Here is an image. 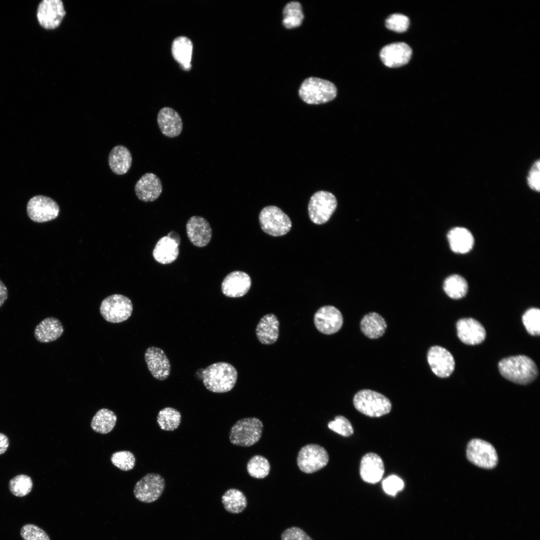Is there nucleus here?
I'll list each match as a JSON object with an SVG mask.
<instances>
[{"instance_id":"nucleus-1","label":"nucleus","mask_w":540,"mask_h":540,"mask_svg":"<svg viewBox=\"0 0 540 540\" xmlns=\"http://www.w3.org/2000/svg\"><path fill=\"white\" fill-rule=\"evenodd\" d=\"M498 368L504 378L520 384H528L538 376V369L535 362L524 355L504 358L499 362Z\"/></svg>"},{"instance_id":"nucleus-2","label":"nucleus","mask_w":540,"mask_h":540,"mask_svg":"<svg viewBox=\"0 0 540 540\" xmlns=\"http://www.w3.org/2000/svg\"><path fill=\"white\" fill-rule=\"evenodd\" d=\"M237 378L236 368L226 362L212 364L202 372L204 386L213 392L224 393L231 390L236 384Z\"/></svg>"},{"instance_id":"nucleus-3","label":"nucleus","mask_w":540,"mask_h":540,"mask_svg":"<svg viewBox=\"0 0 540 540\" xmlns=\"http://www.w3.org/2000/svg\"><path fill=\"white\" fill-rule=\"evenodd\" d=\"M336 88L330 82L314 77L306 79L302 84L298 94L301 99L310 104H318L333 100Z\"/></svg>"},{"instance_id":"nucleus-4","label":"nucleus","mask_w":540,"mask_h":540,"mask_svg":"<svg viewBox=\"0 0 540 540\" xmlns=\"http://www.w3.org/2000/svg\"><path fill=\"white\" fill-rule=\"evenodd\" d=\"M353 403L360 412L370 417H380L389 413L392 403L386 396L370 390H362L354 395Z\"/></svg>"},{"instance_id":"nucleus-5","label":"nucleus","mask_w":540,"mask_h":540,"mask_svg":"<svg viewBox=\"0 0 540 540\" xmlns=\"http://www.w3.org/2000/svg\"><path fill=\"white\" fill-rule=\"evenodd\" d=\"M264 426L256 418H246L237 421L229 432L230 442L240 446H250L256 444L261 438Z\"/></svg>"},{"instance_id":"nucleus-6","label":"nucleus","mask_w":540,"mask_h":540,"mask_svg":"<svg viewBox=\"0 0 540 540\" xmlns=\"http://www.w3.org/2000/svg\"><path fill=\"white\" fill-rule=\"evenodd\" d=\"M259 221L262 230L274 236L285 235L292 228V222L288 216L280 208L274 206H266L261 210Z\"/></svg>"},{"instance_id":"nucleus-7","label":"nucleus","mask_w":540,"mask_h":540,"mask_svg":"<svg viewBox=\"0 0 540 540\" xmlns=\"http://www.w3.org/2000/svg\"><path fill=\"white\" fill-rule=\"evenodd\" d=\"M133 306L128 297L119 294L106 298L101 302L100 310L102 318L112 323L126 321L131 316Z\"/></svg>"},{"instance_id":"nucleus-8","label":"nucleus","mask_w":540,"mask_h":540,"mask_svg":"<svg viewBox=\"0 0 540 540\" xmlns=\"http://www.w3.org/2000/svg\"><path fill=\"white\" fill-rule=\"evenodd\" d=\"M336 206L337 200L332 193L318 191L310 200L308 205L310 218L315 224H324L329 220Z\"/></svg>"},{"instance_id":"nucleus-9","label":"nucleus","mask_w":540,"mask_h":540,"mask_svg":"<svg viewBox=\"0 0 540 540\" xmlns=\"http://www.w3.org/2000/svg\"><path fill=\"white\" fill-rule=\"evenodd\" d=\"M329 456L325 448L318 444H308L299 451L296 462L298 468L306 474L316 472L326 466Z\"/></svg>"},{"instance_id":"nucleus-10","label":"nucleus","mask_w":540,"mask_h":540,"mask_svg":"<svg viewBox=\"0 0 540 540\" xmlns=\"http://www.w3.org/2000/svg\"><path fill=\"white\" fill-rule=\"evenodd\" d=\"M466 456L474 465L486 469L494 468L498 460L494 447L490 443L478 438L471 440L468 444Z\"/></svg>"},{"instance_id":"nucleus-11","label":"nucleus","mask_w":540,"mask_h":540,"mask_svg":"<svg viewBox=\"0 0 540 540\" xmlns=\"http://www.w3.org/2000/svg\"><path fill=\"white\" fill-rule=\"evenodd\" d=\"M165 484L164 478L160 474H147L136 484L134 488V497L143 502H154L162 494Z\"/></svg>"},{"instance_id":"nucleus-12","label":"nucleus","mask_w":540,"mask_h":540,"mask_svg":"<svg viewBox=\"0 0 540 540\" xmlns=\"http://www.w3.org/2000/svg\"><path fill=\"white\" fill-rule=\"evenodd\" d=\"M26 211L31 220L42 223L56 218L60 212V208L56 202L50 198L38 195L29 200Z\"/></svg>"},{"instance_id":"nucleus-13","label":"nucleus","mask_w":540,"mask_h":540,"mask_svg":"<svg viewBox=\"0 0 540 540\" xmlns=\"http://www.w3.org/2000/svg\"><path fill=\"white\" fill-rule=\"evenodd\" d=\"M65 14L64 6L60 0H42L38 6V21L40 25L46 30L58 28Z\"/></svg>"},{"instance_id":"nucleus-14","label":"nucleus","mask_w":540,"mask_h":540,"mask_svg":"<svg viewBox=\"0 0 540 540\" xmlns=\"http://www.w3.org/2000/svg\"><path fill=\"white\" fill-rule=\"evenodd\" d=\"M427 359L432 372L440 378L448 377L454 370L455 362L452 355L440 346H432L428 350Z\"/></svg>"},{"instance_id":"nucleus-15","label":"nucleus","mask_w":540,"mask_h":540,"mask_svg":"<svg viewBox=\"0 0 540 540\" xmlns=\"http://www.w3.org/2000/svg\"><path fill=\"white\" fill-rule=\"evenodd\" d=\"M314 320L316 329L325 334L338 332L342 328L344 321L341 312L332 306L320 308L315 313Z\"/></svg>"},{"instance_id":"nucleus-16","label":"nucleus","mask_w":540,"mask_h":540,"mask_svg":"<svg viewBox=\"0 0 540 540\" xmlns=\"http://www.w3.org/2000/svg\"><path fill=\"white\" fill-rule=\"evenodd\" d=\"M144 358L149 371L155 378L163 380L168 377L170 364L163 350L158 347H149L145 352Z\"/></svg>"},{"instance_id":"nucleus-17","label":"nucleus","mask_w":540,"mask_h":540,"mask_svg":"<svg viewBox=\"0 0 540 540\" xmlns=\"http://www.w3.org/2000/svg\"><path fill=\"white\" fill-rule=\"evenodd\" d=\"M186 231L190 242L197 247L206 246L212 237V230L209 222L200 216H194L188 220Z\"/></svg>"},{"instance_id":"nucleus-18","label":"nucleus","mask_w":540,"mask_h":540,"mask_svg":"<svg viewBox=\"0 0 540 540\" xmlns=\"http://www.w3.org/2000/svg\"><path fill=\"white\" fill-rule=\"evenodd\" d=\"M457 334L464 344L476 345L482 343L486 336V332L483 326L477 320L472 318H463L456 322Z\"/></svg>"},{"instance_id":"nucleus-19","label":"nucleus","mask_w":540,"mask_h":540,"mask_svg":"<svg viewBox=\"0 0 540 540\" xmlns=\"http://www.w3.org/2000/svg\"><path fill=\"white\" fill-rule=\"evenodd\" d=\"M412 54L411 48L402 42H394L384 46L380 52V58L386 66L397 68L406 64Z\"/></svg>"},{"instance_id":"nucleus-20","label":"nucleus","mask_w":540,"mask_h":540,"mask_svg":"<svg viewBox=\"0 0 540 540\" xmlns=\"http://www.w3.org/2000/svg\"><path fill=\"white\" fill-rule=\"evenodd\" d=\"M250 276L241 271H234L224 279L221 286L224 294L230 298H239L245 295L251 286Z\"/></svg>"},{"instance_id":"nucleus-21","label":"nucleus","mask_w":540,"mask_h":540,"mask_svg":"<svg viewBox=\"0 0 540 540\" xmlns=\"http://www.w3.org/2000/svg\"><path fill=\"white\" fill-rule=\"evenodd\" d=\"M162 190V186L160 178L152 172L143 174L134 186L138 198L144 202L154 201L160 196Z\"/></svg>"},{"instance_id":"nucleus-22","label":"nucleus","mask_w":540,"mask_h":540,"mask_svg":"<svg viewBox=\"0 0 540 540\" xmlns=\"http://www.w3.org/2000/svg\"><path fill=\"white\" fill-rule=\"evenodd\" d=\"M384 472V464L378 455L370 452L363 456L360 461V473L364 482L376 484L382 479Z\"/></svg>"},{"instance_id":"nucleus-23","label":"nucleus","mask_w":540,"mask_h":540,"mask_svg":"<svg viewBox=\"0 0 540 540\" xmlns=\"http://www.w3.org/2000/svg\"><path fill=\"white\" fill-rule=\"evenodd\" d=\"M157 123L162 133L168 138L178 136L182 130L181 117L177 112L170 107H164L160 110Z\"/></svg>"},{"instance_id":"nucleus-24","label":"nucleus","mask_w":540,"mask_h":540,"mask_svg":"<svg viewBox=\"0 0 540 540\" xmlns=\"http://www.w3.org/2000/svg\"><path fill=\"white\" fill-rule=\"evenodd\" d=\"M279 321L273 314L264 316L260 320L256 328V337L264 344H272L276 342L279 336Z\"/></svg>"},{"instance_id":"nucleus-25","label":"nucleus","mask_w":540,"mask_h":540,"mask_svg":"<svg viewBox=\"0 0 540 540\" xmlns=\"http://www.w3.org/2000/svg\"><path fill=\"white\" fill-rule=\"evenodd\" d=\"M64 329L60 320L54 317H48L42 320L36 327L34 335L36 340L42 343H48L58 339Z\"/></svg>"},{"instance_id":"nucleus-26","label":"nucleus","mask_w":540,"mask_h":540,"mask_svg":"<svg viewBox=\"0 0 540 540\" xmlns=\"http://www.w3.org/2000/svg\"><path fill=\"white\" fill-rule=\"evenodd\" d=\"M179 244L166 236L156 242L152 252L154 260L161 264H169L177 258L179 254Z\"/></svg>"},{"instance_id":"nucleus-27","label":"nucleus","mask_w":540,"mask_h":540,"mask_svg":"<svg viewBox=\"0 0 540 540\" xmlns=\"http://www.w3.org/2000/svg\"><path fill=\"white\" fill-rule=\"evenodd\" d=\"M448 239L450 249L456 253L465 254L470 252L474 244V238L470 232L462 227H456L448 232Z\"/></svg>"},{"instance_id":"nucleus-28","label":"nucleus","mask_w":540,"mask_h":540,"mask_svg":"<svg viewBox=\"0 0 540 540\" xmlns=\"http://www.w3.org/2000/svg\"><path fill=\"white\" fill-rule=\"evenodd\" d=\"M132 164V154L126 147L118 145L111 150L108 155V164L114 174L118 175L126 174L130 168Z\"/></svg>"},{"instance_id":"nucleus-29","label":"nucleus","mask_w":540,"mask_h":540,"mask_svg":"<svg viewBox=\"0 0 540 540\" xmlns=\"http://www.w3.org/2000/svg\"><path fill=\"white\" fill-rule=\"evenodd\" d=\"M192 42L185 36H179L173 40L172 52L174 58L184 70L191 68V60L192 53Z\"/></svg>"},{"instance_id":"nucleus-30","label":"nucleus","mask_w":540,"mask_h":540,"mask_svg":"<svg viewBox=\"0 0 540 540\" xmlns=\"http://www.w3.org/2000/svg\"><path fill=\"white\" fill-rule=\"evenodd\" d=\"M362 332L368 338L376 339L381 337L387 328L385 320L376 312H370L362 318L360 322Z\"/></svg>"},{"instance_id":"nucleus-31","label":"nucleus","mask_w":540,"mask_h":540,"mask_svg":"<svg viewBox=\"0 0 540 540\" xmlns=\"http://www.w3.org/2000/svg\"><path fill=\"white\" fill-rule=\"evenodd\" d=\"M116 420L117 416L112 411L102 408L99 410L93 416L90 426L95 432L106 434L114 429Z\"/></svg>"},{"instance_id":"nucleus-32","label":"nucleus","mask_w":540,"mask_h":540,"mask_svg":"<svg viewBox=\"0 0 540 540\" xmlns=\"http://www.w3.org/2000/svg\"><path fill=\"white\" fill-rule=\"evenodd\" d=\"M222 502L224 509L230 513L237 514L242 512L248 504L244 494L238 489L228 490L222 497Z\"/></svg>"},{"instance_id":"nucleus-33","label":"nucleus","mask_w":540,"mask_h":540,"mask_svg":"<svg viewBox=\"0 0 540 540\" xmlns=\"http://www.w3.org/2000/svg\"><path fill=\"white\" fill-rule=\"evenodd\" d=\"M282 24L288 29L300 26L304 18L301 4L292 1L288 3L283 10Z\"/></svg>"},{"instance_id":"nucleus-34","label":"nucleus","mask_w":540,"mask_h":540,"mask_svg":"<svg viewBox=\"0 0 540 540\" xmlns=\"http://www.w3.org/2000/svg\"><path fill=\"white\" fill-rule=\"evenodd\" d=\"M444 290L450 298L460 299L466 294L468 290V283L462 276L452 274L445 280Z\"/></svg>"},{"instance_id":"nucleus-35","label":"nucleus","mask_w":540,"mask_h":540,"mask_svg":"<svg viewBox=\"0 0 540 540\" xmlns=\"http://www.w3.org/2000/svg\"><path fill=\"white\" fill-rule=\"evenodd\" d=\"M181 414L177 410L166 407L158 412L156 421L162 430L172 431L176 429L181 422Z\"/></svg>"},{"instance_id":"nucleus-36","label":"nucleus","mask_w":540,"mask_h":540,"mask_svg":"<svg viewBox=\"0 0 540 540\" xmlns=\"http://www.w3.org/2000/svg\"><path fill=\"white\" fill-rule=\"evenodd\" d=\"M248 474L256 478H264L270 473V466L268 460L264 456L256 455L248 462L246 465Z\"/></svg>"},{"instance_id":"nucleus-37","label":"nucleus","mask_w":540,"mask_h":540,"mask_svg":"<svg viewBox=\"0 0 540 540\" xmlns=\"http://www.w3.org/2000/svg\"><path fill=\"white\" fill-rule=\"evenodd\" d=\"M33 486L32 478L25 474H19L12 478L8 484L10 492L18 497H22L28 494Z\"/></svg>"},{"instance_id":"nucleus-38","label":"nucleus","mask_w":540,"mask_h":540,"mask_svg":"<svg viewBox=\"0 0 540 540\" xmlns=\"http://www.w3.org/2000/svg\"><path fill=\"white\" fill-rule=\"evenodd\" d=\"M522 322L528 332L532 336L540 334V310L532 308L528 310L522 316Z\"/></svg>"},{"instance_id":"nucleus-39","label":"nucleus","mask_w":540,"mask_h":540,"mask_svg":"<svg viewBox=\"0 0 540 540\" xmlns=\"http://www.w3.org/2000/svg\"><path fill=\"white\" fill-rule=\"evenodd\" d=\"M112 464L123 471L132 470L136 463L134 454L128 450H121L114 452L110 457Z\"/></svg>"},{"instance_id":"nucleus-40","label":"nucleus","mask_w":540,"mask_h":540,"mask_svg":"<svg viewBox=\"0 0 540 540\" xmlns=\"http://www.w3.org/2000/svg\"><path fill=\"white\" fill-rule=\"evenodd\" d=\"M526 182L528 187L532 190L539 192L540 190V160H534L527 172Z\"/></svg>"},{"instance_id":"nucleus-41","label":"nucleus","mask_w":540,"mask_h":540,"mask_svg":"<svg viewBox=\"0 0 540 540\" xmlns=\"http://www.w3.org/2000/svg\"><path fill=\"white\" fill-rule=\"evenodd\" d=\"M20 534L24 540H50L44 530L32 524L24 525L20 529Z\"/></svg>"},{"instance_id":"nucleus-42","label":"nucleus","mask_w":540,"mask_h":540,"mask_svg":"<svg viewBox=\"0 0 540 540\" xmlns=\"http://www.w3.org/2000/svg\"><path fill=\"white\" fill-rule=\"evenodd\" d=\"M328 426L330 430L344 436H348L354 432L350 422L342 416H336L334 420L328 423Z\"/></svg>"},{"instance_id":"nucleus-43","label":"nucleus","mask_w":540,"mask_h":540,"mask_svg":"<svg viewBox=\"0 0 540 540\" xmlns=\"http://www.w3.org/2000/svg\"><path fill=\"white\" fill-rule=\"evenodd\" d=\"M408 18L402 14H394L389 16L386 20V27L397 32H406L408 28Z\"/></svg>"},{"instance_id":"nucleus-44","label":"nucleus","mask_w":540,"mask_h":540,"mask_svg":"<svg viewBox=\"0 0 540 540\" xmlns=\"http://www.w3.org/2000/svg\"><path fill=\"white\" fill-rule=\"evenodd\" d=\"M382 486L384 491L387 494L395 496L398 492L402 490L404 483L399 477L392 475L383 480Z\"/></svg>"},{"instance_id":"nucleus-45","label":"nucleus","mask_w":540,"mask_h":540,"mask_svg":"<svg viewBox=\"0 0 540 540\" xmlns=\"http://www.w3.org/2000/svg\"><path fill=\"white\" fill-rule=\"evenodd\" d=\"M281 540H313L302 528L292 526L285 530L281 534Z\"/></svg>"},{"instance_id":"nucleus-46","label":"nucleus","mask_w":540,"mask_h":540,"mask_svg":"<svg viewBox=\"0 0 540 540\" xmlns=\"http://www.w3.org/2000/svg\"><path fill=\"white\" fill-rule=\"evenodd\" d=\"M8 446L9 441L8 436L0 432V455L6 452Z\"/></svg>"},{"instance_id":"nucleus-47","label":"nucleus","mask_w":540,"mask_h":540,"mask_svg":"<svg viewBox=\"0 0 540 540\" xmlns=\"http://www.w3.org/2000/svg\"><path fill=\"white\" fill-rule=\"evenodd\" d=\"M8 296L6 286L0 280V307L4 304Z\"/></svg>"},{"instance_id":"nucleus-48","label":"nucleus","mask_w":540,"mask_h":540,"mask_svg":"<svg viewBox=\"0 0 540 540\" xmlns=\"http://www.w3.org/2000/svg\"><path fill=\"white\" fill-rule=\"evenodd\" d=\"M168 236L172 238L176 241L179 244H180V238L179 235L174 231H171L168 234Z\"/></svg>"}]
</instances>
